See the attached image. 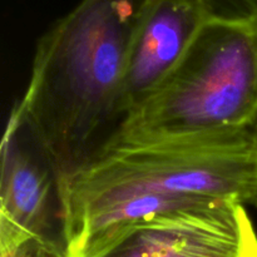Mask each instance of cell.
Wrapping results in <instances>:
<instances>
[{"label":"cell","instance_id":"cell-4","mask_svg":"<svg viewBox=\"0 0 257 257\" xmlns=\"http://www.w3.org/2000/svg\"><path fill=\"white\" fill-rule=\"evenodd\" d=\"M0 222L70 257L65 178L19 102L2 143Z\"/></svg>","mask_w":257,"mask_h":257},{"label":"cell","instance_id":"cell-2","mask_svg":"<svg viewBox=\"0 0 257 257\" xmlns=\"http://www.w3.org/2000/svg\"><path fill=\"white\" fill-rule=\"evenodd\" d=\"M150 0H80L40 38L19 100L65 181L105 152L124 122L131 50Z\"/></svg>","mask_w":257,"mask_h":257},{"label":"cell","instance_id":"cell-1","mask_svg":"<svg viewBox=\"0 0 257 257\" xmlns=\"http://www.w3.org/2000/svg\"><path fill=\"white\" fill-rule=\"evenodd\" d=\"M250 130L108 148L65 181L70 257H89L127 228L181 211L252 206Z\"/></svg>","mask_w":257,"mask_h":257},{"label":"cell","instance_id":"cell-5","mask_svg":"<svg viewBox=\"0 0 257 257\" xmlns=\"http://www.w3.org/2000/svg\"><path fill=\"white\" fill-rule=\"evenodd\" d=\"M89 257H257V233L245 205L226 203L143 221Z\"/></svg>","mask_w":257,"mask_h":257},{"label":"cell","instance_id":"cell-9","mask_svg":"<svg viewBox=\"0 0 257 257\" xmlns=\"http://www.w3.org/2000/svg\"><path fill=\"white\" fill-rule=\"evenodd\" d=\"M248 130H250L251 136H252V140H253V143H255L256 152H257V117L253 119V122L251 123V125L248 127ZM252 206L257 208V187H256V193H255V198H253Z\"/></svg>","mask_w":257,"mask_h":257},{"label":"cell","instance_id":"cell-3","mask_svg":"<svg viewBox=\"0 0 257 257\" xmlns=\"http://www.w3.org/2000/svg\"><path fill=\"white\" fill-rule=\"evenodd\" d=\"M256 117L257 19L211 18L108 148L240 132Z\"/></svg>","mask_w":257,"mask_h":257},{"label":"cell","instance_id":"cell-8","mask_svg":"<svg viewBox=\"0 0 257 257\" xmlns=\"http://www.w3.org/2000/svg\"><path fill=\"white\" fill-rule=\"evenodd\" d=\"M206 10L211 18L248 19L253 18L246 0H190Z\"/></svg>","mask_w":257,"mask_h":257},{"label":"cell","instance_id":"cell-7","mask_svg":"<svg viewBox=\"0 0 257 257\" xmlns=\"http://www.w3.org/2000/svg\"><path fill=\"white\" fill-rule=\"evenodd\" d=\"M0 257H60L34 236L0 222Z\"/></svg>","mask_w":257,"mask_h":257},{"label":"cell","instance_id":"cell-6","mask_svg":"<svg viewBox=\"0 0 257 257\" xmlns=\"http://www.w3.org/2000/svg\"><path fill=\"white\" fill-rule=\"evenodd\" d=\"M208 19L206 10L190 0H150L128 62L124 119L162 84Z\"/></svg>","mask_w":257,"mask_h":257},{"label":"cell","instance_id":"cell-10","mask_svg":"<svg viewBox=\"0 0 257 257\" xmlns=\"http://www.w3.org/2000/svg\"><path fill=\"white\" fill-rule=\"evenodd\" d=\"M246 3H247L248 8H250L253 18L257 19V0H246Z\"/></svg>","mask_w":257,"mask_h":257}]
</instances>
